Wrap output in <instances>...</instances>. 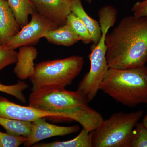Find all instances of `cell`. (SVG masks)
<instances>
[{
	"mask_svg": "<svg viewBox=\"0 0 147 147\" xmlns=\"http://www.w3.org/2000/svg\"><path fill=\"white\" fill-rule=\"evenodd\" d=\"M110 68L127 69L147 63V16L124 17L105 37Z\"/></svg>",
	"mask_w": 147,
	"mask_h": 147,
	"instance_id": "obj_1",
	"label": "cell"
},
{
	"mask_svg": "<svg viewBox=\"0 0 147 147\" xmlns=\"http://www.w3.org/2000/svg\"><path fill=\"white\" fill-rule=\"evenodd\" d=\"M88 101L78 91L65 89L33 91L29 105L44 111L63 114L65 119L76 121L83 129L94 131L104 120L101 114L88 105Z\"/></svg>",
	"mask_w": 147,
	"mask_h": 147,
	"instance_id": "obj_2",
	"label": "cell"
},
{
	"mask_svg": "<svg viewBox=\"0 0 147 147\" xmlns=\"http://www.w3.org/2000/svg\"><path fill=\"white\" fill-rule=\"evenodd\" d=\"M100 90L117 102L133 107L147 101V67L127 69L110 68Z\"/></svg>",
	"mask_w": 147,
	"mask_h": 147,
	"instance_id": "obj_3",
	"label": "cell"
},
{
	"mask_svg": "<svg viewBox=\"0 0 147 147\" xmlns=\"http://www.w3.org/2000/svg\"><path fill=\"white\" fill-rule=\"evenodd\" d=\"M98 14L102 35L100 40L92 49L89 55V71L80 82L77 89L88 102L94 98L100 90V85L109 69L106 57L105 37L109 29L115 24L117 11L112 7H104L98 10Z\"/></svg>",
	"mask_w": 147,
	"mask_h": 147,
	"instance_id": "obj_4",
	"label": "cell"
},
{
	"mask_svg": "<svg viewBox=\"0 0 147 147\" xmlns=\"http://www.w3.org/2000/svg\"><path fill=\"white\" fill-rule=\"evenodd\" d=\"M84 63L83 57L74 55L37 64L33 74L29 78L32 85V91L65 89L81 73Z\"/></svg>",
	"mask_w": 147,
	"mask_h": 147,
	"instance_id": "obj_5",
	"label": "cell"
},
{
	"mask_svg": "<svg viewBox=\"0 0 147 147\" xmlns=\"http://www.w3.org/2000/svg\"><path fill=\"white\" fill-rule=\"evenodd\" d=\"M144 112L114 113L92 131V147H130L132 131Z\"/></svg>",
	"mask_w": 147,
	"mask_h": 147,
	"instance_id": "obj_6",
	"label": "cell"
},
{
	"mask_svg": "<svg viewBox=\"0 0 147 147\" xmlns=\"http://www.w3.org/2000/svg\"><path fill=\"white\" fill-rule=\"evenodd\" d=\"M31 16L30 21L5 45L7 48L15 50L24 45H36L47 32L59 27L37 11Z\"/></svg>",
	"mask_w": 147,
	"mask_h": 147,
	"instance_id": "obj_7",
	"label": "cell"
},
{
	"mask_svg": "<svg viewBox=\"0 0 147 147\" xmlns=\"http://www.w3.org/2000/svg\"><path fill=\"white\" fill-rule=\"evenodd\" d=\"M0 117L30 122L46 117L65 118L63 114L61 113L44 111L29 105H18L2 96H0Z\"/></svg>",
	"mask_w": 147,
	"mask_h": 147,
	"instance_id": "obj_8",
	"label": "cell"
},
{
	"mask_svg": "<svg viewBox=\"0 0 147 147\" xmlns=\"http://www.w3.org/2000/svg\"><path fill=\"white\" fill-rule=\"evenodd\" d=\"M80 127L78 125L61 126L47 122L43 118L32 122L30 132L24 143L25 147L32 146L43 139L56 136H63L78 132Z\"/></svg>",
	"mask_w": 147,
	"mask_h": 147,
	"instance_id": "obj_9",
	"label": "cell"
},
{
	"mask_svg": "<svg viewBox=\"0 0 147 147\" xmlns=\"http://www.w3.org/2000/svg\"><path fill=\"white\" fill-rule=\"evenodd\" d=\"M38 12L58 26L65 25L71 13V2L68 0H30Z\"/></svg>",
	"mask_w": 147,
	"mask_h": 147,
	"instance_id": "obj_10",
	"label": "cell"
},
{
	"mask_svg": "<svg viewBox=\"0 0 147 147\" xmlns=\"http://www.w3.org/2000/svg\"><path fill=\"white\" fill-rule=\"evenodd\" d=\"M7 0H0V45H5L21 30Z\"/></svg>",
	"mask_w": 147,
	"mask_h": 147,
	"instance_id": "obj_11",
	"label": "cell"
},
{
	"mask_svg": "<svg viewBox=\"0 0 147 147\" xmlns=\"http://www.w3.org/2000/svg\"><path fill=\"white\" fill-rule=\"evenodd\" d=\"M37 50L34 45H24L19 47L18 57L13 71L21 80L30 78L34 72V61L38 55Z\"/></svg>",
	"mask_w": 147,
	"mask_h": 147,
	"instance_id": "obj_12",
	"label": "cell"
},
{
	"mask_svg": "<svg viewBox=\"0 0 147 147\" xmlns=\"http://www.w3.org/2000/svg\"><path fill=\"white\" fill-rule=\"evenodd\" d=\"M70 9L71 13L78 16L86 27L94 45L97 44L102 35L99 22L92 18L87 13L83 7L82 0H71Z\"/></svg>",
	"mask_w": 147,
	"mask_h": 147,
	"instance_id": "obj_13",
	"label": "cell"
},
{
	"mask_svg": "<svg viewBox=\"0 0 147 147\" xmlns=\"http://www.w3.org/2000/svg\"><path fill=\"white\" fill-rule=\"evenodd\" d=\"M43 38L52 44L68 47L82 41V38L66 24L50 31Z\"/></svg>",
	"mask_w": 147,
	"mask_h": 147,
	"instance_id": "obj_14",
	"label": "cell"
},
{
	"mask_svg": "<svg viewBox=\"0 0 147 147\" xmlns=\"http://www.w3.org/2000/svg\"><path fill=\"white\" fill-rule=\"evenodd\" d=\"M33 147H92L91 131L83 129L79 135L68 141L37 143Z\"/></svg>",
	"mask_w": 147,
	"mask_h": 147,
	"instance_id": "obj_15",
	"label": "cell"
},
{
	"mask_svg": "<svg viewBox=\"0 0 147 147\" xmlns=\"http://www.w3.org/2000/svg\"><path fill=\"white\" fill-rule=\"evenodd\" d=\"M7 1L21 28L28 23L29 15L36 11L30 0H7Z\"/></svg>",
	"mask_w": 147,
	"mask_h": 147,
	"instance_id": "obj_16",
	"label": "cell"
},
{
	"mask_svg": "<svg viewBox=\"0 0 147 147\" xmlns=\"http://www.w3.org/2000/svg\"><path fill=\"white\" fill-rule=\"evenodd\" d=\"M0 125L9 134L27 137L31 130L32 122L0 117Z\"/></svg>",
	"mask_w": 147,
	"mask_h": 147,
	"instance_id": "obj_17",
	"label": "cell"
},
{
	"mask_svg": "<svg viewBox=\"0 0 147 147\" xmlns=\"http://www.w3.org/2000/svg\"><path fill=\"white\" fill-rule=\"evenodd\" d=\"M66 24L82 38V41L84 44L93 42L91 36L88 29L82 20L76 15L70 13L67 16Z\"/></svg>",
	"mask_w": 147,
	"mask_h": 147,
	"instance_id": "obj_18",
	"label": "cell"
},
{
	"mask_svg": "<svg viewBox=\"0 0 147 147\" xmlns=\"http://www.w3.org/2000/svg\"><path fill=\"white\" fill-rule=\"evenodd\" d=\"M28 88V85L21 80L12 85H3L0 82V92L14 96L24 103H26L27 100L23 92Z\"/></svg>",
	"mask_w": 147,
	"mask_h": 147,
	"instance_id": "obj_19",
	"label": "cell"
},
{
	"mask_svg": "<svg viewBox=\"0 0 147 147\" xmlns=\"http://www.w3.org/2000/svg\"><path fill=\"white\" fill-rule=\"evenodd\" d=\"M132 131L130 147H147V127L137 123Z\"/></svg>",
	"mask_w": 147,
	"mask_h": 147,
	"instance_id": "obj_20",
	"label": "cell"
},
{
	"mask_svg": "<svg viewBox=\"0 0 147 147\" xmlns=\"http://www.w3.org/2000/svg\"><path fill=\"white\" fill-rule=\"evenodd\" d=\"M18 52L7 48L5 45H0V71L10 65L16 63Z\"/></svg>",
	"mask_w": 147,
	"mask_h": 147,
	"instance_id": "obj_21",
	"label": "cell"
},
{
	"mask_svg": "<svg viewBox=\"0 0 147 147\" xmlns=\"http://www.w3.org/2000/svg\"><path fill=\"white\" fill-rule=\"evenodd\" d=\"M26 137L16 136L9 134L7 132L0 131V140L3 147H17L24 144Z\"/></svg>",
	"mask_w": 147,
	"mask_h": 147,
	"instance_id": "obj_22",
	"label": "cell"
},
{
	"mask_svg": "<svg viewBox=\"0 0 147 147\" xmlns=\"http://www.w3.org/2000/svg\"><path fill=\"white\" fill-rule=\"evenodd\" d=\"M131 11L135 16H147V0L136 2L132 6Z\"/></svg>",
	"mask_w": 147,
	"mask_h": 147,
	"instance_id": "obj_23",
	"label": "cell"
},
{
	"mask_svg": "<svg viewBox=\"0 0 147 147\" xmlns=\"http://www.w3.org/2000/svg\"><path fill=\"white\" fill-rule=\"evenodd\" d=\"M146 103L147 104V101ZM142 123H143V124H144L146 127H147V112L146 115L144 118L143 119V122H142Z\"/></svg>",
	"mask_w": 147,
	"mask_h": 147,
	"instance_id": "obj_24",
	"label": "cell"
},
{
	"mask_svg": "<svg viewBox=\"0 0 147 147\" xmlns=\"http://www.w3.org/2000/svg\"><path fill=\"white\" fill-rule=\"evenodd\" d=\"M68 1H71V0H68ZM84 1L88 3L91 4L94 0H84Z\"/></svg>",
	"mask_w": 147,
	"mask_h": 147,
	"instance_id": "obj_25",
	"label": "cell"
}]
</instances>
